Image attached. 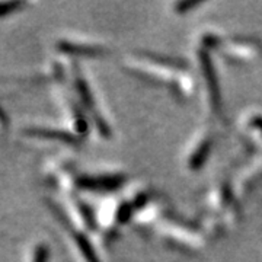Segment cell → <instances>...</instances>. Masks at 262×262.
<instances>
[{"label":"cell","instance_id":"cell-1","mask_svg":"<svg viewBox=\"0 0 262 262\" xmlns=\"http://www.w3.org/2000/svg\"><path fill=\"white\" fill-rule=\"evenodd\" d=\"M201 66H203V73H204V77H206L208 91L211 94L213 105H214V108H219L220 106V89H219V83H217L214 66L211 63L208 54L204 53V51H201Z\"/></svg>","mask_w":262,"mask_h":262},{"label":"cell","instance_id":"cell-2","mask_svg":"<svg viewBox=\"0 0 262 262\" xmlns=\"http://www.w3.org/2000/svg\"><path fill=\"white\" fill-rule=\"evenodd\" d=\"M25 134L34 136V137H42V139L63 141V143H67V144H75V143H77V139H76L73 134L66 133V131L51 130V128H28V130H25Z\"/></svg>","mask_w":262,"mask_h":262},{"label":"cell","instance_id":"cell-3","mask_svg":"<svg viewBox=\"0 0 262 262\" xmlns=\"http://www.w3.org/2000/svg\"><path fill=\"white\" fill-rule=\"evenodd\" d=\"M121 179L117 177H105V178H84L82 185L84 188H117Z\"/></svg>","mask_w":262,"mask_h":262},{"label":"cell","instance_id":"cell-4","mask_svg":"<svg viewBox=\"0 0 262 262\" xmlns=\"http://www.w3.org/2000/svg\"><path fill=\"white\" fill-rule=\"evenodd\" d=\"M76 244L79 246L80 252L83 253L86 262H99V259H98V256H96V253L94 251V248L91 246L89 241L86 239V236L80 233L76 234Z\"/></svg>","mask_w":262,"mask_h":262},{"label":"cell","instance_id":"cell-5","mask_svg":"<svg viewBox=\"0 0 262 262\" xmlns=\"http://www.w3.org/2000/svg\"><path fill=\"white\" fill-rule=\"evenodd\" d=\"M208 151H210V146H208V143H204V144L200 147V150L195 153V156L191 159V166H192V168H200V166L204 163V160L207 159Z\"/></svg>","mask_w":262,"mask_h":262},{"label":"cell","instance_id":"cell-6","mask_svg":"<svg viewBox=\"0 0 262 262\" xmlns=\"http://www.w3.org/2000/svg\"><path fill=\"white\" fill-rule=\"evenodd\" d=\"M32 262H48V246L39 244L34 251V259Z\"/></svg>","mask_w":262,"mask_h":262},{"label":"cell","instance_id":"cell-7","mask_svg":"<svg viewBox=\"0 0 262 262\" xmlns=\"http://www.w3.org/2000/svg\"><path fill=\"white\" fill-rule=\"evenodd\" d=\"M196 5H198L196 2H182V3H179L178 6H177V9H178L179 12H185V9L194 8Z\"/></svg>","mask_w":262,"mask_h":262}]
</instances>
